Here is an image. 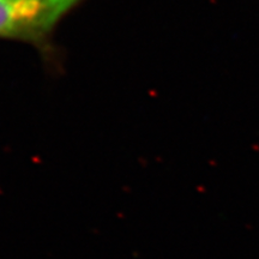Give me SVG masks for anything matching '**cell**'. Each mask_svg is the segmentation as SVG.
<instances>
[{
    "label": "cell",
    "mask_w": 259,
    "mask_h": 259,
    "mask_svg": "<svg viewBox=\"0 0 259 259\" xmlns=\"http://www.w3.org/2000/svg\"><path fill=\"white\" fill-rule=\"evenodd\" d=\"M88 0H0V40L30 45L50 67H58L54 36L59 24Z\"/></svg>",
    "instance_id": "cell-1"
}]
</instances>
